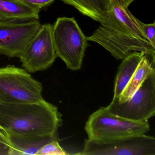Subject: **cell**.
I'll list each match as a JSON object with an SVG mask.
<instances>
[{
	"instance_id": "obj_2",
	"label": "cell",
	"mask_w": 155,
	"mask_h": 155,
	"mask_svg": "<svg viewBox=\"0 0 155 155\" xmlns=\"http://www.w3.org/2000/svg\"><path fill=\"white\" fill-rule=\"evenodd\" d=\"M61 123L58 108L45 100L33 103H0V130L9 133L58 135Z\"/></svg>"
},
{
	"instance_id": "obj_16",
	"label": "cell",
	"mask_w": 155,
	"mask_h": 155,
	"mask_svg": "<svg viewBox=\"0 0 155 155\" xmlns=\"http://www.w3.org/2000/svg\"><path fill=\"white\" fill-rule=\"evenodd\" d=\"M138 22L143 33L150 41L153 46H155V22L147 24L143 23L139 20H138Z\"/></svg>"
},
{
	"instance_id": "obj_15",
	"label": "cell",
	"mask_w": 155,
	"mask_h": 155,
	"mask_svg": "<svg viewBox=\"0 0 155 155\" xmlns=\"http://www.w3.org/2000/svg\"><path fill=\"white\" fill-rule=\"evenodd\" d=\"M59 140H52L44 145L37 155H66V151L60 145Z\"/></svg>"
},
{
	"instance_id": "obj_12",
	"label": "cell",
	"mask_w": 155,
	"mask_h": 155,
	"mask_svg": "<svg viewBox=\"0 0 155 155\" xmlns=\"http://www.w3.org/2000/svg\"><path fill=\"white\" fill-rule=\"evenodd\" d=\"M84 16L101 23L112 8V0H61Z\"/></svg>"
},
{
	"instance_id": "obj_6",
	"label": "cell",
	"mask_w": 155,
	"mask_h": 155,
	"mask_svg": "<svg viewBox=\"0 0 155 155\" xmlns=\"http://www.w3.org/2000/svg\"><path fill=\"white\" fill-rule=\"evenodd\" d=\"M110 112L137 121H148L155 115V72L151 71L129 99L119 102L113 99L105 107Z\"/></svg>"
},
{
	"instance_id": "obj_3",
	"label": "cell",
	"mask_w": 155,
	"mask_h": 155,
	"mask_svg": "<svg viewBox=\"0 0 155 155\" xmlns=\"http://www.w3.org/2000/svg\"><path fill=\"white\" fill-rule=\"evenodd\" d=\"M52 38L57 57L65 62L68 68L80 69L87 40L75 18H58L52 25Z\"/></svg>"
},
{
	"instance_id": "obj_21",
	"label": "cell",
	"mask_w": 155,
	"mask_h": 155,
	"mask_svg": "<svg viewBox=\"0 0 155 155\" xmlns=\"http://www.w3.org/2000/svg\"><path fill=\"white\" fill-rule=\"evenodd\" d=\"M0 22H1V21H0Z\"/></svg>"
},
{
	"instance_id": "obj_14",
	"label": "cell",
	"mask_w": 155,
	"mask_h": 155,
	"mask_svg": "<svg viewBox=\"0 0 155 155\" xmlns=\"http://www.w3.org/2000/svg\"><path fill=\"white\" fill-rule=\"evenodd\" d=\"M154 64L155 61L145 55L120 96L118 98L113 99H116L119 102H123L130 98L150 73L155 70Z\"/></svg>"
},
{
	"instance_id": "obj_5",
	"label": "cell",
	"mask_w": 155,
	"mask_h": 155,
	"mask_svg": "<svg viewBox=\"0 0 155 155\" xmlns=\"http://www.w3.org/2000/svg\"><path fill=\"white\" fill-rule=\"evenodd\" d=\"M42 84L25 69L14 66L0 68V103H33L42 101Z\"/></svg>"
},
{
	"instance_id": "obj_8",
	"label": "cell",
	"mask_w": 155,
	"mask_h": 155,
	"mask_svg": "<svg viewBox=\"0 0 155 155\" xmlns=\"http://www.w3.org/2000/svg\"><path fill=\"white\" fill-rule=\"evenodd\" d=\"M57 58L52 38V25H41L19 57L23 68L29 73L49 68Z\"/></svg>"
},
{
	"instance_id": "obj_13",
	"label": "cell",
	"mask_w": 155,
	"mask_h": 155,
	"mask_svg": "<svg viewBox=\"0 0 155 155\" xmlns=\"http://www.w3.org/2000/svg\"><path fill=\"white\" fill-rule=\"evenodd\" d=\"M145 55L134 52L122 59L115 79L113 98H118L120 96Z\"/></svg>"
},
{
	"instance_id": "obj_4",
	"label": "cell",
	"mask_w": 155,
	"mask_h": 155,
	"mask_svg": "<svg viewBox=\"0 0 155 155\" xmlns=\"http://www.w3.org/2000/svg\"><path fill=\"white\" fill-rule=\"evenodd\" d=\"M88 139L105 141L145 134L150 130L148 121L130 120L110 112L101 107L92 113L85 127Z\"/></svg>"
},
{
	"instance_id": "obj_9",
	"label": "cell",
	"mask_w": 155,
	"mask_h": 155,
	"mask_svg": "<svg viewBox=\"0 0 155 155\" xmlns=\"http://www.w3.org/2000/svg\"><path fill=\"white\" fill-rule=\"evenodd\" d=\"M38 20L26 22H0V52L9 58H19L41 27Z\"/></svg>"
},
{
	"instance_id": "obj_19",
	"label": "cell",
	"mask_w": 155,
	"mask_h": 155,
	"mask_svg": "<svg viewBox=\"0 0 155 155\" xmlns=\"http://www.w3.org/2000/svg\"><path fill=\"white\" fill-rule=\"evenodd\" d=\"M126 7H128L130 4L135 0H120Z\"/></svg>"
},
{
	"instance_id": "obj_20",
	"label": "cell",
	"mask_w": 155,
	"mask_h": 155,
	"mask_svg": "<svg viewBox=\"0 0 155 155\" xmlns=\"http://www.w3.org/2000/svg\"><path fill=\"white\" fill-rule=\"evenodd\" d=\"M0 55H1V52H0Z\"/></svg>"
},
{
	"instance_id": "obj_10",
	"label": "cell",
	"mask_w": 155,
	"mask_h": 155,
	"mask_svg": "<svg viewBox=\"0 0 155 155\" xmlns=\"http://www.w3.org/2000/svg\"><path fill=\"white\" fill-rule=\"evenodd\" d=\"M0 138L8 146V155H37L41 149L58 135L17 134L0 130Z\"/></svg>"
},
{
	"instance_id": "obj_1",
	"label": "cell",
	"mask_w": 155,
	"mask_h": 155,
	"mask_svg": "<svg viewBox=\"0 0 155 155\" xmlns=\"http://www.w3.org/2000/svg\"><path fill=\"white\" fill-rule=\"evenodd\" d=\"M135 18L120 0H112L107 18L87 41L96 42L118 60L139 52L155 61V46L143 33Z\"/></svg>"
},
{
	"instance_id": "obj_18",
	"label": "cell",
	"mask_w": 155,
	"mask_h": 155,
	"mask_svg": "<svg viewBox=\"0 0 155 155\" xmlns=\"http://www.w3.org/2000/svg\"><path fill=\"white\" fill-rule=\"evenodd\" d=\"M8 146L0 138V155H8Z\"/></svg>"
},
{
	"instance_id": "obj_17",
	"label": "cell",
	"mask_w": 155,
	"mask_h": 155,
	"mask_svg": "<svg viewBox=\"0 0 155 155\" xmlns=\"http://www.w3.org/2000/svg\"><path fill=\"white\" fill-rule=\"evenodd\" d=\"M30 7L40 12L41 10L48 7L55 0H21Z\"/></svg>"
},
{
	"instance_id": "obj_11",
	"label": "cell",
	"mask_w": 155,
	"mask_h": 155,
	"mask_svg": "<svg viewBox=\"0 0 155 155\" xmlns=\"http://www.w3.org/2000/svg\"><path fill=\"white\" fill-rule=\"evenodd\" d=\"M40 12L21 0H0V21L26 22L38 20Z\"/></svg>"
},
{
	"instance_id": "obj_7",
	"label": "cell",
	"mask_w": 155,
	"mask_h": 155,
	"mask_svg": "<svg viewBox=\"0 0 155 155\" xmlns=\"http://www.w3.org/2000/svg\"><path fill=\"white\" fill-rule=\"evenodd\" d=\"M82 155H155V139L146 134L105 141L86 140Z\"/></svg>"
}]
</instances>
